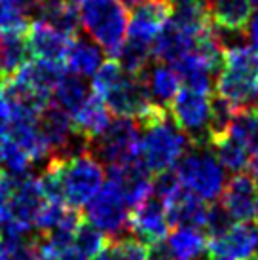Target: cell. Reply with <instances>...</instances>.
<instances>
[{
  "label": "cell",
  "mask_w": 258,
  "mask_h": 260,
  "mask_svg": "<svg viewBox=\"0 0 258 260\" xmlns=\"http://www.w3.org/2000/svg\"><path fill=\"white\" fill-rule=\"evenodd\" d=\"M216 97L236 110L258 105V51L247 44H234L224 50L222 67L215 82Z\"/></svg>",
  "instance_id": "cell-1"
},
{
  "label": "cell",
  "mask_w": 258,
  "mask_h": 260,
  "mask_svg": "<svg viewBox=\"0 0 258 260\" xmlns=\"http://www.w3.org/2000/svg\"><path fill=\"white\" fill-rule=\"evenodd\" d=\"M139 159L154 177L171 171L192 146L190 139L175 125L169 112L143 127Z\"/></svg>",
  "instance_id": "cell-2"
},
{
  "label": "cell",
  "mask_w": 258,
  "mask_h": 260,
  "mask_svg": "<svg viewBox=\"0 0 258 260\" xmlns=\"http://www.w3.org/2000/svg\"><path fill=\"white\" fill-rule=\"evenodd\" d=\"M80 23L87 37L112 57L127 38V8L120 0H82Z\"/></svg>",
  "instance_id": "cell-3"
},
{
  "label": "cell",
  "mask_w": 258,
  "mask_h": 260,
  "mask_svg": "<svg viewBox=\"0 0 258 260\" xmlns=\"http://www.w3.org/2000/svg\"><path fill=\"white\" fill-rule=\"evenodd\" d=\"M175 173L182 188L205 203L216 202L226 186L224 167L209 145L190 146L175 166Z\"/></svg>",
  "instance_id": "cell-4"
},
{
  "label": "cell",
  "mask_w": 258,
  "mask_h": 260,
  "mask_svg": "<svg viewBox=\"0 0 258 260\" xmlns=\"http://www.w3.org/2000/svg\"><path fill=\"white\" fill-rule=\"evenodd\" d=\"M59 181L63 190V200L71 207H86L105 184L103 164L91 152H84L72 158H57Z\"/></svg>",
  "instance_id": "cell-5"
},
{
  "label": "cell",
  "mask_w": 258,
  "mask_h": 260,
  "mask_svg": "<svg viewBox=\"0 0 258 260\" xmlns=\"http://www.w3.org/2000/svg\"><path fill=\"white\" fill-rule=\"evenodd\" d=\"M141 123L133 118L116 116L97 137L91 139L89 152L108 169L135 161L141 148Z\"/></svg>",
  "instance_id": "cell-6"
},
{
  "label": "cell",
  "mask_w": 258,
  "mask_h": 260,
  "mask_svg": "<svg viewBox=\"0 0 258 260\" xmlns=\"http://www.w3.org/2000/svg\"><path fill=\"white\" fill-rule=\"evenodd\" d=\"M211 103H213V93H203L182 86L167 107L171 120L190 139L192 146L209 145Z\"/></svg>",
  "instance_id": "cell-7"
},
{
  "label": "cell",
  "mask_w": 258,
  "mask_h": 260,
  "mask_svg": "<svg viewBox=\"0 0 258 260\" xmlns=\"http://www.w3.org/2000/svg\"><path fill=\"white\" fill-rule=\"evenodd\" d=\"M131 207L120 188L112 181H105L97 196L86 205V218L99 228L110 241L127 236Z\"/></svg>",
  "instance_id": "cell-8"
},
{
  "label": "cell",
  "mask_w": 258,
  "mask_h": 260,
  "mask_svg": "<svg viewBox=\"0 0 258 260\" xmlns=\"http://www.w3.org/2000/svg\"><path fill=\"white\" fill-rule=\"evenodd\" d=\"M8 203H10V220L8 222L36 230V218L46 205V196L40 186L38 177L30 173L8 175Z\"/></svg>",
  "instance_id": "cell-9"
},
{
  "label": "cell",
  "mask_w": 258,
  "mask_h": 260,
  "mask_svg": "<svg viewBox=\"0 0 258 260\" xmlns=\"http://www.w3.org/2000/svg\"><path fill=\"white\" fill-rule=\"evenodd\" d=\"M171 224L167 218L164 202L152 192L143 203L131 209L129 215V232L146 245H154L167 239Z\"/></svg>",
  "instance_id": "cell-10"
},
{
  "label": "cell",
  "mask_w": 258,
  "mask_h": 260,
  "mask_svg": "<svg viewBox=\"0 0 258 260\" xmlns=\"http://www.w3.org/2000/svg\"><path fill=\"white\" fill-rule=\"evenodd\" d=\"M258 253V224L234 222L218 238L209 239L207 254L213 258L249 260Z\"/></svg>",
  "instance_id": "cell-11"
},
{
  "label": "cell",
  "mask_w": 258,
  "mask_h": 260,
  "mask_svg": "<svg viewBox=\"0 0 258 260\" xmlns=\"http://www.w3.org/2000/svg\"><path fill=\"white\" fill-rule=\"evenodd\" d=\"M222 205L234 222H251L258 200V184L251 173H236L222 190Z\"/></svg>",
  "instance_id": "cell-12"
},
{
  "label": "cell",
  "mask_w": 258,
  "mask_h": 260,
  "mask_svg": "<svg viewBox=\"0 0 258 260\" xmlns=\"http://www.w3.org/2000/svg\"><path fill=\"white\" fill-rule=\"evenodd\" d=\"M173 8L171 0H144L131 12L127 37L152 44L165 23L171 19Z\"/></svg>",
  "instance_id": "cell-13"
},
{
  "label": "cell",
  "mask_w": 258,
  "mask_h": 260,
  "mask_svg": "<svg viewBox=\"0 0 258 260\" xmlns=\"http://www.w3.org/2000/svg\"><path fill=\"white\" fill-rule=\"evenodd\" d=\"M108 181H112L120 188L125 202L133 209L139 203H143L154 192L152 173L141 164V159L129 161L123 166L110 167L108 169Z\"/></svg>",
  "instance_id": "cell-14"
},
{
  "label": "cell",
  "mask_w": 258,
  "mask_h": 260,
  "mask_svg": "<svg viewBox=\"0 0 258 260\" xmlns=\"http://www.w3.org/2000/svg\"><path fill=\"white\" fill-rule=\"evenodd\" d=\"M27 44H29L30 57L64 65V55H67L69 44H71V37L53 29L48 23L36 19L30 23L29 30H27Z\"/></svg>",
  "instance_id": "cell-15"
},
{
  "label": "cell",
  "mask_w": 258,
  "mask_h": 260,
  "mask_svg": "<svg viewBox=\"0 0 258 260\" xmlns=\"http://www.w3.org/2000/svg\"><path fill=\"white\" fill-rule=\"evenodd\" d=\"M167 218L173 228L177 226H194L203 228L207 220L209 205L198 196L190 194L186 188L180 186L173 196H169L164 202Z\"/></svg>",
  "instance_id": "cell-16"
},
{
  "label": "cell",
  "mask_w": 258,
  "mask_h": 260,
  "mask_svg": "<svg viewBox=\"0 0 258 260\" xmlns=\"http://www.w3.org/2000/svg\"><path fill=\"white\" fill-rule=\"evenodd\" d=\"M252 0H209L207 10L216 29L245 35L252 17Z\"/></svg>",
  "instance_id": "cell-17"
},
{
  "label": "cell",
  "mask_w": 258,
  "mask_h": 260,
  "mask_svg": "<svg viewBox=\"0 0 258 260\" xmlns=\"http://www.w3.org/2000/svg\"><path fill=\"white\" fill-rule=\"evenodd\" d=\"M38 129L44 135L46 143L50 145L51 156H55L63 150L64 146L69 145L72 135L76 133L72 118L53 101H50V105L38 116Z\"/></svg>",
  "instance_id": "cell-18"
},
{
  "label": "cell",
  "mask_w": 258,
  "mask_h": 260,
  "mask_svg": "<svg viewBox=\"0 0 258 260\" xmlns=\"http://www.w3.org/2000/svg\"><path fill=\"white\" fill-rule=\"evenodd\" d=\"M64 74L67 67L63 63H53V61H44V59H29L25 65L14 74L25 82L29 87L40 91L44 95H53V89L57 87Z\"/></svg>",
  "instance_id": "cell-19"
},
{
  "label": "cell",
  "mask_w": 258,
  "mask_h": 260,
  "mask_svg": "<svg viewBox=\"0 0 258 260\" xmlns=\"http://www.w3.org/2000/svg\"><path fill=\"white\" fill-rule=\"evenodd\" d=\"M103 50L91 40L84 37H72L69 50L64 55V67L67 71L82 78H89L97 73V69L103 65Z\"/></svg>",
  "instance_id": "cell-20"
},
{
  "label": "cell",
  "mask_w": 258,
  "mask_h": 260,
  "mask_svg": "<svg viewBox=\"0 0 258 260\" xmlns=\"http://www.w3.org/2000/svg\"><path fill=\"white\" fill-rule=\"evenodd\" d=\"M38 21L51 25L53 29L64 32L67 37H76L80 27V10L72 0H40Z\"/></svg>",
  "instance_id": "cell-21"
},
{
  "label": "cell",
  "mask_w": 258,
  "mask_h": 260,
  "mask_svg": "<svg viewBox=\"0 0 258 260\" xmlns=\"http://www.w3.org/2000/svg\"><path fill=\"white\" fill-rule=\"evenodd\" d=\"M209 238L201 228L177 226L167 236V247L175 260H203L207 254Z\"/></svg>",
  "instance_id": "cell-22"
},
{
  "label": "cell",
  "mask_w": 258,
  "mask_h": 260,
  "mask_svg": "<svg viewBox=\"0 0 258 260\" xmlns=\"http://www.w3.org/2000/svg\"><path fill=\"white\" fill-rule=\"evenodd\" d=\"M143 80L148 91H150L154 103L162 107H169L173 97L179 93L180 89V74L167 63H156L154 67H148L143 74Z\"/></svg>",
  "instance_id": "cell-23"
},
{
  "label": "cell",
  "mask_w": 258,
  "mask_h": 260,
  "mask_svg": "<svg viewBox=\"0 0 258 260\" xmlns=\"http://www.w3.org/2000/svg\"><path fill=\"white\" fill-rule=\"evenodd\" d=\"M209 146L215 148V156L230 173H243L245 169H249V161L252 156L251 150L232 131H226L220 137H215L209 143Z\"/></svg>",
  "instance_id": "cell-24"
},
{
  "label": "cell",
  "mask_w": 258,
  "mask_h": 260,
  "mask_svg": "<svg viewBox=\"0 0 258 260\" xmlns=\"http://www.w3.org/2000/svg\"><path fill=\"white\" fill-rule=\"evenodd\" d=\"M91 95H93V89L87 86L86 80L82 78V76H76V74L67 71V74L61 78L57 87L53 89L51 99H53V103L57 107H61L72 118V116L86 105V101Z\"/></svg>",
  "instance_id": "cell-25"
},
{
  "label": "cell",
  "mask_w": 258,
  "mask_h": 260,
  "mask_svg": "<svg viewBox=\"0 0 258 260\" xmlns=\"http://www.w3.org/2000/svg\"><path fill=\"white\" fill-rule=\"evenodd\" d=\"M30 57L27 32H0V76L10 78Z\"/></svg>",
  "instance_id": "cell-26"
},
{
  "label": "cell",
  "mask_w": 258,
  "mask_h": 260,
  "mask_svg": "<svg viewBox=\"0 0 258 260\" xmlns=\"http://www.w3.org/2000/svg\"><path fill=\"white\" fill-rule=\"evenodd\" d=\"M40 0H0V32H27Z\"/></svg>",
  "instance_id": "cell-27"
},
{
  "label": "cell",
  "mask_w": 258,
  "mask_h": 260,
  "mask_svg": "<svg viewBox=\"0 0 258 260\" xmlns=\"http://www.w3.org/2000/svg\"><path fill=\"white\" fill-rule=\"evenodd\" d=\"M110 120H112V118H110V110H108L105 101H103L97 93L91 95L86 101V105L72 116L74 127H76L80 133H84L89 141L93 137H97L101 131L110 123Z\"/></svg>",
  "instance_id": "cell-28"
},
{
  "label": "cell",
  "mask_w": 258,
  "mask_h": 260,
  "mask_svg": "<svg viewBox=\"0 0 258 260\" xmlns=\"http://www.w3.org/2000/svg\"><path fill=\"white\" fill-rule=\"evenodd\" d=\"M114 57L118 59V63L122 65V69L127 74H131V76H143L144 71L148 69L150 59L154 57L152 55V44L127 37Z\"/></svg>",
  "instance_id": "cell-29"
},
{
  "label": "cell",
  "mask_w": 258,
  "mask_h": 260,
  "mask_svg": "<svg viewBox=\"0 0 258 260\" xmlns=\"http://www.w3.org/2000/svg\"><path fill=\"white\" fill-rule=\"evenodd\" d=\"M108 245H110V239L99 228H95L91 222H84V220L76 228L74 238H72V247L89 260L103 253Z\"/></svg>",
  "instance_id": "cell-30"
},
{
  "label": "cell",
  "mask_w": 258,
  "mask_h": 260,
  "mask_svg": "<svg viewBox=\"0 0 258 260\" xmlns=\"http://www.w3.org/2000/svg\"><path fill=\"white\" fill-rule=\"evenodd\" d=\"M33 159L19 145L10 139H0V167L8 175H25L29 173Z\"/></svg>",
  "instance_id": "cell-31"
},
{
  "label": "cell",
  "mask_w": 258,
  "mask_h": 260,
  "mask_svg": "<svg viewBox=\"0 0 258 260\" xmlns=\"http://www.w3.org/2000/svg\"><path fill=\"white\" fill-rule=\"evenodd\" d=\"M123 74H125V71L118 63V59L116 57L105 59L103 65L97 69V73L91 76V89H93V93L103 97L110 87L123 78Z\"/></svg>",
  "instance_id": "cell-32"
},
{
  "label": "cell",
  "mask_w": 258,
  "mask_h": 260,
  "mask_svg": "<svg viewBox=\"0 0 258 260\" xmlns=\"http://www.w3.org/2000/svg\"><path fill=\"white\" fill-rule=\"evenodd\" d=\"M110 256L112 260H146L148 247L135 236H123L120 239L110 241Z\"/></svg>",
  "instance_id": "cell-33"
},
{
  "label": "cell",
  "mask_w": 258,
  "mask_h": 260,
  "mask_svg": "<svg viewBox=\"0 0 258 260\" xmlns=\"http://www.w3.org/2000/svg\"><path fill=\"white\" fill-rule=\"evenodd\" d=\"M232 224H234V220H232V217L226 213L222 205H211L207 211V220H205L203 228L207 232V238L213 239L218 238L220 234H224Z\"/></svg>",
  "instance_id": "cell-34"
},
{
  "label": "cell",
  "mask_w": 258,
  "mask_h": 260,
  "mask_svg": "<svg viewBox=\"0 0 258 260\" xmlns=\"http://www.w3.org/2000/svg\"><path fill=\"white\" fill-rule=\"evenodd\" d=\"M146 260H175V256L171 254L167 243L159 241L154 245H148V253H146Z\"/></svg>",
  "instance_id": "cell-35"
},
{
  "label": "cell",
  "mask_w": 258,
  "mask_h": 260,
  "mask_svg": "<svg viewBox=\"0 0 258 260\" xmlns=\"http://www.w3.org/2000/svg\"><path fill=\"white\" fill-rule=\"evenodd\" d=\"M10 220V203H8V184L6 179L0 184V230L4 228Z\"/></svg>",
  "instance_id": "cell-36"
},
{
  "label": "cell",
  "mask_w": 258,
  "mask_h": 260,
  "mask_svg": "<svg viewBox=\"0 0 258 260\" xmlns=\"http://www.w3.org/2000/svg\"><path fill=\"white\" fill-rule=\"evenodd\" d=\"M247 37L251 40L252 48L258 51V12L251 17L249 21V27H247Z\"/></svg>",
  "instance_id": "cell-37"
},
{
  "label": "cell",
  "mask_w": 258,
  "mask_h": 260,
  "mask_svg": "<svg viewBox=\"0 0 258 260\" xmlns=\"http://www.w3.org/2000/svg\"><path fill=\"white\" fill-rule=\"evenodd\" d=\"M55 256V260H89L86 258L82 253H78L74 247H67V249H63V251H59L57 254H53Z\"/></svg>",
  "instance_id": "cell-38"
},
{
  "label": "cell",
  "mask_w": 258,
  "mask_h": 260,
  "mask_svg": "<svg viewBox=\"0 0 258 260\" xmlns=\"http://www.w3.org/2000/svg\"><path fill=\"white\" fill-rule=\"evenodd\" d=\"M249 169H251V177L258 184V154H252L251 161H249Z\"/></svg>",
  "instance_id": "cell-39"
},
{
  "label": "cell",
  "mask_w": 258,
  "mask_h": 260,
  "mask_svg": "<svg viewBox=\"0 0 258 260\" xmlns=\"http://www.w3.org/2000/svg\"><path fill=\"white\" fill-rule=\"evenodd\" d=\"M91 260H112V256H110V249L107 247L103 253H99L97 256H95V258H91Z\"/></svg>",
  "instance_id": "cell-40"
},
{
  "label": "cell",
  "mask_w": 258,
  "mask_h": 260,
  "mask_svg": "<svg viewBox=\"0 0 258 260\" xmlns=\"http://www.w3.org/2000/svg\"><path fill=\"white\" fill-rule=\"evenodd\" d=\"M123 6L125 8H135V6H139V4H143L144 0H120Z\"/></svg>",
  "instance_id": "cell-41"
},
{
  "label": "cell",
  "mask_w": 258,
  "mask_h": 260,
  "mask_svg": "<svg viewBox=\"0 0 258 260\" xmlns=\"http://www.w3.org/2000/svg\"><path fill=\"white\" fill-rule=\"evenodd\" d=\"M38 260H55V256L51 253H46V251H42L40 249V254H38Z\"/></svg>",
  "instance_id": "cell-42"
},
{
  "label": "cell",
  "mask_w": 258,
  "mask_h": 260,
  "mask_svg": "<svg viewBox=\"0 0 258 260\" xmlns=\"http://www.w3.org/2000/svg\"><path fill=\"white\" fill-rule=\"evenodd\" d=\"M0 260H8L6 258V249H4V243H2V239H0Z\"/></svg>",
  "instance_id": "cell-43"
},
{
  "label": "cell",
  "mask_w": 258,
  "mask_h": 260,
  "mask_svg": "<svg viewBox=\"0 0 258 260\" xmlns=\"http://www.w3.org/2000/svg\"><path fill=\"white\" fill-rule=\"evenodd\" d=\"M171 2H180V4H184V2H198V0H171Z\"/></svg>",
  "instance_id": "cell-44"
},
{
  "label": "cell",
  "mask_w": 258,
  "mask_h": 260,
  "mask_svg": "<svg viewBox=\"0 0 258 260\" xmlns=\"http://www.w3.org/2000/svg\"><path fill=\"white\" fill-rule=\"evenodd\" d=\"M254 218H256V222H258V200H256V209H254Z\"/></svg>",
  "instance_id": "cell-45"
},
{
  "label": "cell",
  "mask_w": 258,
  "mask_h": 260,
  "mask_svg": "<svg viewBox=\"0 0 258 260\" xmlns=\"http://www.w3.org/2000/svg\"><path fill=\"white\" fill-rule=\"evenodd\" d=\"M249 260H258V253H256V254H252V256H251Z\"/></svg>",
  "instance_id": "cell-46"
},
{
  "label": "cell",
  "mask_w": 258,
  "mask_h": 260,
  "mask_svg": "<svg viewBox=\"0 0 258 260\" xmlns=\"http://www.w3.org/2000/svg\"><path fill=\"white\" fill-rule=\"evenodd\" d=\"M252 4H254V6H258V0H252Z\"/></svg>",
  "instance_id": "cell-47"
},
{
  "label": "cell",
  "mask_w": 258,
  "mask_h": 260,
  "mask_svg": "<svg viewBox=\"0 0 258 260\" xmlns=\"http://www.w3.org/2000/svg\"><path fill=\"white\" fill-rule=\"evenodd\" d=\"M2 82H4V78H2V76H0V87H2Z\"/></svg>",
  "instance_id": "cell-48"
},
{
  "label": "cell",
  "mask_w": 258,
  "mask_h": 260,
  "mask_svg": "<svg viewBox=\"0 0 258 260\" xmlns=\"http://www.w3.org/2000/svg\"><path fill=\"white\" fill-rule=\"evenodd\" d=\"M72 2H76V4H78V2H82V0H72Z\"/></svg>",
  "instance_id": "cell-49"
},
{
  "label": "cell",
  "mask_w": 258,
  "mask_h": 260,
  "mask_svg": "<svg viewBox=\"0 0 258 260\" xmlns=\"http://www.w3.org/2000/svg\"><path fill=\"white\" fill-rule=\"evenodd\" d=\"M215 260H230V258H215Z\"/></svg>",
  "instance_id": "cell-50"
}]
</instances>
